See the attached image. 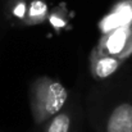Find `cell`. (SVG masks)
I'll list each match as a JSON object with an SVG mask.
<instances>
[{"instance_id": "1", "label": "cell", "mask_w": 132, "mask_h": 132, "mask_svg": "<svg viewBox=\"0 0 132 132\" xmlns=\"http://www.w3.org/2000/svg\"><path fill=\"white\" fill-rule=\"evenodd\" d=\"M68 99L67 88L50 77L36 78L30 88L31 114L36 125H43L62 112Z\"/></svg>"}, {"instance_id": "2", "label": "cell", "mask_w": 132, "mask_h": 132, "mask_svg": "<svg viewBox=\"0 0 132 132\" xmlns=\"http://www.w3.org/2000/svg\"><path fill=\"white\" fill-rule=\"evenodd\" d=\"M95 50L99 54L126 60L132 54V24L116 28L103 35Z\"/></svg>"}, {"instance_id": "3", "label": "cell", "mask_w": 132, "mask_h": 132, "mask_svg": "<svg viewBox=\"0 0 132 132\" xmlns=\"http://www.w3.org/2000/svg\"><path fill=\"white\" fill-rule=\"evenodd\" d=\"M130 24H132V0H126L118 3L112 12L101 19L99 27L101 34L105 35L116 28Z\"/></svg>"}, {"instance_id": "4", "label": "cell", "mask_w": 132, "mask_h": 132, "mask_svg": "<svg viewBox=\"0 0 132 132\" xmlns=\"http://www.w3.org/2000/svg\"><path fill=\"white\" fill-rule=\"evenodd\" d=\"M125 60L118 59L116 56L105 55V54H99L95 49L91 51L90 55V69H91V76L97 80H105L114 75L118 68L122 65Z\"/></svg>"}, {"instance_id": "5", "label": "cell", "mask_w": 132, "mask_h": 132, "mask_svg": "<svg viewBox=\"0 0 132 132\" xmlns=\"http://www.w3.org/2000/svg\"><path fill=\"white\" fill-rule=\"evenodd\" d=\"M104 132H132V104L121 103L108 116Z\"/></svg>"}, {"instance_id": "6", "label": "cell", "mask_w": 132, "mask_h": 132, "mask_svg": "<svg viewBox=\"0 0 132 132\" xmlns=\"http://www.w3.org/2000/svg\"><path fill=\"white\" fill-rule=\"evenodd\" d=\"M47 18V5L44 0H34L27 8V14L23 21L24 24L32 26L43 23Z\"/></svg>"}, {"instance_id": "7", "label": "cell", "mask_w": 132, "mask_h": 132, "mask_svg": "<svg viewBox=\"0 0 132 132\" xmlns=\"http://www.w3.org/2000/svg\"><path fill=\"white\" fill-rule=\"evenodd\" d=\"M69 130L71 116L67 112H59L47 121L44 132H69Z\"/></svg>"}, {"instance_id": "8", "label": "cell", "mask_w": 132, "mask_h": 132, "mask_svg": "<svg viewBox=\"0 0 132 132\" xmlns=\"http://www.w3.org/2000/svg\"><path fill=\"white\" fill-rule=\"evenodd\" d=\"M50 24L56 30V31H60L62 28L65 27L67 24V17L64 14V12L62 9H55L54 12H51L47 17Z\"/></svg>"}, {"instance_id": "9", "label": "cell", "mask_w": 132, "mask_h": 132, "mask_svg": "<svg viewBox=\"0 0 132 132\" xmlns=\"http://www.w3.org/2000/svg\"><path fill=\"white\" fill-rule=\"evenodd\" d=\"M14 1L15 4H14V8L12 9V14L23 22L27 14V5L23 3V0H14Z\"/></svg>"}]
</instances>
